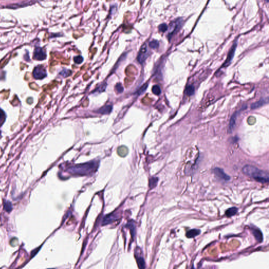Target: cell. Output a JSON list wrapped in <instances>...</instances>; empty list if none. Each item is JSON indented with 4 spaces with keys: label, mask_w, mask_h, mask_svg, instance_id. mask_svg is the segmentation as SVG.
<instances>
[{
    "label": "cell",
    "mask_w": 269,
    "mask_h": 269,
    "mask_svg": "<svg viewBox=\"0 0 269 269\" xmlns=\"http://www.w3.org/2000/svg\"><path fill=\"white\" fill-rule=\"evenodd\" d=\"M242 172L246 175L253 178L258 182L263 184L269 182V173L259 169L253 166L246 165L243 167Z\"/></svg>",
    "instance_id": "cell-1"
},
{
    "label": "cell",
    "mask_w": 269,
    "mask_h": 269,
    "mask_svg": "<svg viewBox=\"0 0 269 269\" xmlns=\"http://www.w3.org/2000/svg\"><path fill=\"white\" fill-rule=\"evenodd\" d=\"M96 168V164L94 162H88L84 164H78L70 167L69 171L73 174L84 175L90 174Z\"/></svg>",
    "instance_id": "cell-2"
},
{
    "label": "cell",
    "mask_w": 269,
    "mask_h": 269,
    "mask_svg": "<svg viewBox=\"0 0 269 269\" xmlns=\"http://www.w3.org/2000/svg\"><path fill=\"white\" fill-rule=\"evenodd\" d=\"M184 20L181 18H178L177 20L171 22L169 25V32L168 38L170 39L173 35L175 34L181 28L183 24Z\"/></svg>",
    "instance_id": "cell-3"
},
{
    "label": "cell",
    "mask_w": 269,
    "mask_h": 269,
    "mask_svg": "<svg viewBox=\"0 0 269 269\" xmlns=\"http://www.w3.org/2000/svg\"><path fill=\"white\" fill-rule=\"evenodd\" d=\"M33 76L36 80H42L47 76V73L45 68L42 65H38L35 67L33 72Z\"/></svg>",
    "instance_id": "cell-4"
},
{
    "label": "cell",
    "mask_w": 269,
    "mask_h": 269,
    "mask_svg": "<svg viewBox=\"0 0 269 269\" xmlns=\"http://www.w3.org/2000/svg\"><path fill=\"white\" fill-rule=\"evenodd\" d=\"M147 45L144 44L142 45L140 48L139 52L137 56V60L138 62L140 64H143L145 60H146L147 58Z\"/></svg>",
    "instance_id": "cell-5"
},
{
    "label": "cell",
    "mask_w": 269,
    "mask_h": 269,
    "mask_svg": "<svg viewBox=\"0 0 269 269\" xmlns=\"http://www.w3.org/2000/svg\"><path fill=\"white\" fill-rule=\"evenodd\" d=\"M46 58V54L45 51L43 50L42 48L40 47L35 48L33 54V59L38 60H45Z\"/></svg>",
    "instance_id": "cell-6"
},
{
    "label": "cell",
    "mask_w": 269,
    "mask_h": 269,
    "mask_svg": "<svg viewBox=\"0 0 269 269\" xmlns=\"http://www.w3.org/2000/svg\"><path fill=\"white\" fill-rule=\"evenodd\" d=\"M213 173L215 174V176L220 179L224 180L226 181H229L230 179V177L229 176L226 174L224 172L223 170L222 169L220 168H215L213 170Z\"/></svg>",
    "instance_id": "cell-7"
},
{
    "label": "cell",
    "mask_w": 269,
    "mask_h": 269,
    "mask_svg": "<svg viewBox=\"0 0 269 269\" xmlns=\"http://www.w3.org/2000/svg\"><path fill=\"white\" fill-rule=\"evenodd\" d=\"M237 46V42L234 43V44L232 45V48H231V49L230 50L229 52L228 53V56H227V59L226 60V61H225V62L224 63V64H223V67H226V66H228L230 64V63L231 62L233 58L234 57V53H235V51H236V50Z\"/></svg>",
    "instance_id": "cell-8"
},
{
    "label": "cell",
    "mask_w": 269,
    "mask_h": 269,
    "mask_svg": "<svg viewBox=\"0 0 269 269\" xmlns=\"http://www.w3.org/2000/svg\"><path fill=\"white\" fill-rule=\"evenodd\" d=\"M252 231V233L253 234L254 237H255V239L257 240V241L259 242H262L263 241V234L261 230L257 228H253Z\"/></svg>",
    "instance_id": "cell-9"
},
{
    "label": "cell",
    "mask_w": 269,
    "mask_h": 269,
    "mask_svg": "<svg viewBox=\"0 0 269 269\" xmlns=\"http://www.w3.org/2000/svg\"><path fill=\"white\" fill-rule=\"evenodd\" d=\"M268 102V99H262V100H260L257 102H254L253 104H252L251 106L252 109L254 110L257 109L259 107L263 106V105L266 104Z\"/></svg>",
    "instance_id": "cell-10"
},
{
    "label": "cell",
    "mask_w": 269,
    "mask_h": 269,
    "mask_svg": "<svg viewBox=\"0 0 269 269\" xmlns=\"http://www.w3.org/2000/svg\"><path fill=\"white\" fill-rule=\"evenodd\" d=\"M201 233V231L199 229H191L188 231L186 233V237L188 238H193L194 237H197L199 236Z\"/></svg>",
    "instance_id": "cell-11"
},
{
    "label": "cell",
    "mask_w": 269,
    "mask_h": 269,
    "mask_svg": "<svg viewBox=\"0 0 269 269\" xmlns=\"http://www.w3.org/2000/svg\"><path fill=\"white\" fill-rule=\"evenodd\" d=\"M236 118H237V114H234V115H232L230 121L229 122V132H231L233 130L234 127L236 126Z\"/></svg>",
    "instance_id": "cell-12"
},
{
    "label": "cell",
    "mask_w": 269,
    "mask_h": 269,
    "mask_svg": "<svg viewBox=\"0 0 269 269\" xmlns=\"http://www.w3.org/2000/svg\"><path fill=\"white\" fill-rule=\"evenodd\" d=\"M116 219V216L115 214H110V215L107 216L106 217H105L104 218L102 223H103L104 225L109 224V223H110L111 222L114 221Z\"/></svg>",
    "instance_id": "cell-13"
},
{
    "label": "cell",
    "mask_w": 269,
    "mask_h": 269,
    "mask_svg": "<svg viewBox=\"0 0 269 269\" xmlns=\"http://www.w3.org/2000/svg\"><path fill=\"white\" fill-rule=\"evenodd\" d=\"M112 107L111 106H106L105 107H102L100 109L98 110V112L100 114H104V115H106L110 114V112H112Z\"/></svg>",
    "instance_id": "cell-14"
},
{
    "label": "cell",
    "mask_w": 269,
    "mask_h": 269,
    "mask_svg": "<svg viewBox=\"0 0 269 269\" xmlns=\"http://www.w3.org/2000/svg\"><path fill=\"white\" fill-rule=\"evenodd\" d=\"M238 212V209L236 207H232L227 210L226 211V214L227 217H231L237 214Z\"/></svg>",
    "instance_id": "cell-15"
},
{
    "label": "cell",
    "mask_w": 269,
    "mask_h": 269,
    "mask_svg": "<svg viewBox=\"0 0 269 269\" xmlns=\"http://www.w3.org/2000/svg\"><path fill=\"white\" fill-rule=\"evenodd\" d=\"M186 93L188 96H192L194 93V87L193 85H189L186 87Z\"/></svg>",
    "instance_id": "cell-16"
},
{
    "label": "cell",
    "mask_w": 269,
    "mask_h": 269,
    "mask_svg": "<svg viewBox=\"0 0 269 269\" xmlns=\"http://www.w3.org/2000/svg\"><path fill=\"white\" fill-rule=\"evenodd\" d=\"M137 262L139 268L144 269L145 268V262H144V259L142 258V257L137 258Z\"/></svg>",
    "instance_id": "cell-17"
},
{
    "label": "cell",
    "mask_w": 269,
    "mask_h": 269,
    "mask_svg": "<svg viewBox=\"0 0 269 269\" xmlns=\"http://www.w3.org/2000/svg\"><path fill=\"white\" fill-rule=\"evenodd\" d=\"M6 119V115L4 112L2 110L0 109V127L2 126L5 122Z\"/></svg>",
    "instance_id": "cell-18"
},
{
    "label": "cell",
    "mask_w": 269,
    "mask_h": 269,
    "mask_svg": "<svg viewBox=\"0 0 269 269\" xmlns=\"http://www.w3.org/2000/svg\"><path fill=\"white\" fill-rule=\"evenodd\" d=\"M152 92L154 95H159L161 94L162 91L160 87L158 85H154L152 88Z\"/></svg>",
    "instance_id": "cell-19"
},
{
    "label": "cell",
    "mask_w": 269,
    "mask_h": 269,
    "mask_svg": "<svg viewBox=\"0 0 269 269\" xmlns=\"http://www.w3.org/2000/svg\"><path fill=\"white\" fill-rule=\"evenodd\" d=\"M118 152L121 156H125L127 154L128 150L125 147H120L118 150Z\"/></svg>",
    "instance_id": "cell-20"
},
{
    "label": "cell",
    "mask_w": 269,
    "mask_h": 269,
    "mask_svg": "<svg viewBox=\"0 0 269 269\" xmlns=\"http://www.w3.org/2000/svg\"><path fill=\"white\" fill-rule=\"evenodd\" d=\"M149 47L152 49H156L159 46V42L157 40H152L149 44Z\"/></svg>",
    "instance_id": "cell-21"
},
{
    "label": "cell",
    "mask_w": 269,
    "mask_h": 269,
    "mask_svg": "<svg viewBox=\"0 0 269 269\" xmlns=\"http://www.w3.org/2000/svg\"><path fill=\"white\" fill-rule=\"evenodd\" d=\"M4 209L6 211L10 212L12 209V206L10 201H6L4 203Z\"/></svg>",
    "instance_id": "cell-22"
},
{
    "label": "cell",
    "mask_w": 269,
    "mask_h": 269,
    "mask_svg": "<svg viewBox=\"0 0 269 269\" xmlns=\"http://www.w3.org/2000/svg\"><path fill=\"white\" fill-rule=\"evenodd\" d=\"M157 182H158V178H152L150 180L149 186L151 188H154L156 186Z\"/></svg>",
    "instance_id": "cell-23"
},
{
    "label": "cell",
    "mask_w": 269,
    "mask_h": 269,
    "mask_svg": "<svg viewBox=\"0 0 269 269\" xmlns=\"http://www.w3.org/2000/svg\"><path fill=\"white\" fill-rule=\"evenodd\" d=\"M71 71L70 70H63L62 72L60 73V74L64 77L69 76L71 74Z\"/></svg>",
    "instance_id": "cell-24"
},
{
    "label": "cell",
    "mask_w": 269,
    "mask_h": 269,
    "mask_svg": "<svg viewBox=\"0 0 269 269\" xmlns=\"http://www.w3.org/2000/svg\"><path fill=\"white\" fill-rule=\"evenodd\" d=\"M168 28V26H167L166 24H164V23L160 24V25L159 26V27H158L159 31L160 32L162 33H164L166 31H167Z\"/></svg>",
    "instance_id": "cell-25"
},
{
    "label": "cell",
    "mask_w": 269,
    "mask_h": 269,
    "mask_svg": "<svg viewBox=\"0 0 269 269\" xmlns=\"http://www.w3.org/2000/svg\"><path fill=\"white\" fill-rule=\"evenodd\" d=\"M74 60L76 63L77 64H81L83 62V58L82 56H75V58H74Z\"/></svg>",
    "instance_id": "cell-26"
},
{
    "label": "cell",
    "mask_w": 269,
    "mask_h": 269,
    "mask_svg": "<svg viewBox=\"0 0 269 269\" xmlns=\"http://www.w3.org/2000/svg\"><path fill=\"white\" fill-rule=\"evenodd\" d=\"M115 88L116 89L117 92L119 93H122L124 91V88H123L122 85L120 83L117 84L116 85V86H115Z\"/></svg>",
    "instance_id": "cell-27"
},
{
    "label": "cell",
    "mask_w": 269,
    "mask_h": 269,
    "mask_svg": "<svg viewBox=\"0 0 269 269\" xmlns=\"http://www.w3.org/2000/svg\"><path fill=\"white\" fill-rule=\"evenodd\" d=\"M106 84H102V86H100L99 87L97 88L96 90H95L94 92H102L103 91H104V90L106 89Z\"/></svg>",
    "instance_id": "cell-28"
},
{
    "label": "cell",
    "mask_w": 269,
    "mask_h": 269,
    "mask_svg": "<svg viewBox=\"0 0 269 269\" xmlns=\"http://www.w3.org/2000/svg\"><path fill=\"white\" fill-rule=\"evenodd\" d=\"M147 87H148V84H144V85H143L142 87L140 88V89L139 90V91H138L139 94H142V93L144 92V91L147 89Z\"/></svg>",
    "instance_id": "cell-29"
},
{
    "label": "cell",
    "mask_w": 269,
    "mask_h": 269,
    "mask_svg": "<svg viewBox=\"0 0 269 269\" xmlns=\"http://www.w3.org/2000/svg\"><path fill=\"white\" fill-rule=\"evenodd\" d=\"M265 1L267 2H269V0H265Z\"/></svg>",
    "instance_id": "cell-30"
},
{
    "label": "cell",
    "mask_w": 269,
    "mask_h": 269,
    "mask_svg": "<svg viewBox=\"0 0 269 269\" xmlns=\"http://www.w3.org/2000/svg\"><path fill=\"white\" fill-rule=\"evenodd\" d=\"M0 134H1V131H0Z\"/></svg>",
    "instance_id": "cell-31"
}]
</instances>
